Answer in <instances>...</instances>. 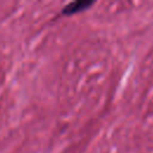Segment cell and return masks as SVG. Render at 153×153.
Masks as SVG:
<instances>
[{"mask_svg": "<svg viewBox=\"0 0 153 153\" xmlns=\"http://www.w3.org/2000/svg\"><path fill=\"white\" fill-rule=\"evenodd\" d=\"M91 5H93V2H91V1H74V2H69L68 5H66L61 10L60 16H73L75 13H79V12L88 8Z\"/></svg>", "mask_w": 153, "mask_h": 153, "instance_id": "cell-1", "label": "cell"}]
</instances>
